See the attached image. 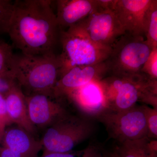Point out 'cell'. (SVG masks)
<instances>
[{
	"mask_svg": "<svg viewBox=\"0 0 157 157\" xmlns=\"http://www.w3.org/2000/svg\"><path fill=\"white\" fill-rule=\"evenodd\" d=\"M96 120L103 124L109 137L119 143L147 137L145 104L120 112L107 109Z\"/></svg>",
	"mask_w": 157,
	"mask_h": 157,
	"instance_id": "cell-7",
	"label": "cell"
},
{
	"mask_svg": "<svg viewBox=\"0 0 157 157\" xmlns=\"http://www.w3.org/2000/svg\"><path fill=\"white\" fill-rule=\"evenodd\" d=\"M13 5L11 0H0V35L8 33Z\"/></svg>",
	"mask_w": 157,
	"mask_h": 157,
	"instance_id": "cell-19",
	"label": "cell"
},
{
	"mask_svg": "<svg viewBox=\"0 0 157 157\" xmlns=\"http://www.w3.org/2000/svg\"><path fill=\"white\" fill-rule=\"evenodd\" d=\"M152 79L157 80V48L152 49L141 71Z\"/></svg>",
	"mask_w": 157,
	"mask_h": 157,
	"instance_id": "cell-21",
	"label": "cell"
},
{
	"mask_svg": "<svg viewBox=\"0 0 157 157\" xmlns=\"http://www.w3.org/2000/svg\"><path fill=\"white\" fill-rule=\"evenodd\" d=\"M151 2V0H114L112 9L126 33L144 36V18Z\"/></svg>",
	"mask_w": 157,
	"mask_h": 157,
	"instance_id": "cell-12",
	"label": "cell"
},
{
	"mask_svg": "<svg viewBox=\"0 0 157 157\" xmlns=\"http://www.w3.org/2000/svg\"><path fill=\"white\" fill-rule=\"evenodd\" d=\"M2 142L3 146L28 157H38L42 148L41 140L17 126L6 129Z\"/></svg>",
	"mask_w": 157,
	"mask_h": 157,
	"instance_id": "cell-15",
	"label": "cell"
},
{
	"mask_svg": "<svg viewBox=\"0 0 157 157\" xmlns=\"http://www.w3.org/2000/svg\"><path fill=\"white\" fill-rule=\"evenodd\" d=\"M107 73L105 61L72 68L59 78L54 89L53 98L60 100L74 90L92 82L101 80Z\"/></svg>",
	"mask_w": 157,
	"mask_h": 157,
	"instance_id": "cell-9",
	"label": "cell"
},
{
	"mask_svg": "<svg viewBox=\"0 0 157 157\" xmlns=\"http://www.w3.org/2000/svg\"><path fill=\"white\" fill-rule=\"evenodd\" d=\"M14 55L12 46L0 39V74L11 71Z\"/></svg>",
	"mask_w": 157,
	"mask_h": 157,
	"instance_id": "cell-18",
	"label": "cell"
},
{
	"mask_svg": "<svg viewBox=\"0 0 157 157\" xmlns=\"http://www.w3.org/2000/svg\"><path fill=\"white\" fill-rule=\"evenodd\" d=\"M59 42L62 52L58 56L60 67L59 78L75 67L105 61L112 50V47H103L94 43L74 26L67 31L61 30Z\"/></svg>",
	"mask_w": 157,
	"mask_h": 157,
	"instance_id": "cell-5",
	"label": "cell"
},
{
	"mask_svg": "<svg viewBox=\"0 0 157 157\" xmlns=\"http://www.w3.org/2000/svg\"><path fill=\"white\" fill-rule=\"evenodd\" d=\"M81 113L80 115L95 120L107 109L103 92L98 81L74 90L66 96Z\"/></svg>",
	"mask_w": 157,
	"mask_h": 157,
	"instance_id": "cell-11",
	"label": "cell"
},
{
	"mask_svg": "<svg viewBox=\"0 0 157 157\" xmlns=\"http://www.w3.org/2000/svg\"><path fill=\"white\" fill-rule=\"evenodd\" d=\"M41 157H75V155L70 152L47 153H43ZM82 157H92V151L89 146L85 150L84 155Z\"/></svg>",
	"mask_w": 157,
	"mask_h": 157,
	"instance_id": "cell-24",
	"label": "cell"
},
{
	"mask_svg": "<svg viewBox=\"0 0 157 157\" xmlns=\"http://www.w3.org/2000/svg\"><path fill=\"white\" fill-rule=\"evenodd\" d=\"M0 157H28L6 147H0Z\"/></svg>",
	"mask_w": 157,
	"mask_h": 157,
	"instance_id": "cell-25",
	"label": "cell"
},
{
	"mask_svg": "<svg viewBox=\"0 0 157 157\" xmlns=\"http://www.w3.org/2000/svg\"><path fill=\"white\" fill-rule=\"evenodd\" d=\"M119 144L114 151L119 157H157V140L146 137Z\"/></svg>",
	"mask_w": 157,
	"mask_h": 157,
	"instance_id": "cell-16",
	"label": "cell"
},
{
	"mask_svg": "<svg viewBox=\"0 0 157 157\" xmlns=\"http://www.w3.org/2000/svg\"><path fill=\"white\" fill-rule=\"evenodd\" d=\"M73 26L93 42L103 47H112L115 41L126 33L110 9L99 8Z\"/></svg>",
	"mask_w": 157,
	"mask_h": 157,
	"instance_id": "cell-8",
	"label": "cell"
},
{
	"mask_svg": "<svg viewBox=\"0 0 157 157\" xmlns=\"http://www.w3.org/2000/svg\"><path fill=\"white\" fill-rule=\"evenodd\" d=\"M147 137L152 140L157 139V108L149 107L145 104Z\"/></svg>",
	"mask_w": 157,
	"mask_h": 157,
	"instance_id": "cell-20",
	"label": "cell"
},
{
	"mask_svg": "<svg viewBox=\"0 0 157 157\" xmlns=\"http://www.w3.org/2000/svg\"><path fill=\"white\" fill-rule=\"evenodd\" d=\"M107 109L120 112L141 102L157 108V80L144 73L128 76L109 75L98 81Z\"/></svg>",
	"mask_w": 157,
	"mask_h": 157,
	"instance_id": "cell-2",
	"label": "cell"
},
{
	"mask_svg": "<svg viewBox=\"0 0 157 157\" xmlns=\"http://www.w3.org/2000/svg\"><path fill=\"white\" fill-rule=\"evenodd\" d=\"M151 50L143 36L124 34L113 43L111 53L105 61L108 73L128 76L141 73Z\"/></svg>",
	"mask_w": 157,
	"mask_h": 157,
	"instance_id": "cell-6",
	"label": "cell"
},
{
	"mask_svg": "<svg viewBox=\"0 0 157 157\" xmlns=\"http://www.w3.org/2000/svg\"><path fill=\"white\" fill-rule=\"evenodd\" d=\"M6 130H4L1 125V123H0V143L2 142V139L3 135H4V133Z\"/></svg>",
	"mask_w": 157,
	"mask_h": 157,
	"instance_id": "cell-27",
	"label": "cell"
},
{
	"mask_svg": "<svg viewBox=\"0 0 157 157\" xmlns=\"http://www.w3.org/2000/svg\"><path fill=\"white\" fill-rule=\"evenodd\" d=\"M60 67L58 56L55 53L41 56L21 54L14 55L11 71L25 95L42 94L54 98Z\"/></svg>",
	"mask_w": 157,
	"mask_h": 157,
	"instance_id": "cell-3",
	"label": "cell"
},
{
	"mask_svg": "<svg viewBox=\"0 0 157 157\" xmlns=\"http://www.w3.org/2000/svg\"><path fill=\"white\" fill-rule=\"evenodd\" d=\"M143 32L145 40L152 49L157 48V1L151 0L143 20Z\"/></svg>",
	"mask_w": 157,
	"mask_h": 157,
	"instance_id": "cell-17",
	"label": "cell"
},
{
	"mask_svg": "<svg viewBox=\"0 0 157 157\" xmlns=\"http://www.w3.org/2000/svg\"><path fill=\"white\" fill-rule=\"evenodd\" d=\"M25 96L29 117L34 126L45 129L67 110L59 101L42 94Z\"/></svg>",
	"mask_w": 157,
	"mask_h": 157,
	"instance_id": "cell-10",
	"label": "cell"
},
{
	"mask_svg": "<svg viewBox=\"0 0 157 157\" xmlns=\"http://www.w3.org/2000/svg\"><path fill=\"white\" fill-rule=\"evenodd\" d=\"M0 144H1V143H0Z\"/></svg>",
	"mask_w": 157,
	"mask_h": 157,
	"instance_id": "cell-28",
	"label": "cell"
},
{
	"mask_svg": "<svg viewBox=\"0 0 157 157\" xmlns=\"http://www.w3.org/2000/svg\"><path fill=\"white\" fill-rule=\"evenodd\" d=\"M7 110L12 123L31 135H36V128L29 117L25 96L19 85L4 94Z\"/></svg>",
	"mask_w": 157,
	"mask_h": 157,
	"instance_id": "cell-14",
	"label": "cell"
},
{
	"mask_svg": "<svg viewBox=\"0 0 157 157\" xmlns=\"http://www.w3.org/2000/svg\"><path fill=\"white\" fill-rule=\"evenodd\" d=\"M18 85L16 78L11 71L0 74V94H5Z\"/></svg>",
	"mask_w": 157,
	"mask_h": 157,
	"instance_id": "cell-22",
	"label": "cell"
},
{
	"mask_svg": "<svg viewBox=\"0 0 157 157\" xmlns=\"http://www.w3.org/2000/svg\"><path fill=\"white\" fill-rule=\"evenodd\" d=\"M94 120L67 111L45 129L41 139L43 153H68L93 135Z\"/></svg>",
	"mask_w": 157,
	"mask_h": 157,
	"instance_id": "cell-4",
	"label": "cell"
},
{
	"mask_svg": "<svg viewBox=\"0 0 157 157\" xmlns=\"http://www.w3.org/2000/svg\"><path fill=\"white\" fill-rule=\"evenodd\" d=\"M0 123L5 130L6 127L13 124L8 113L6 98L2 94H0Z\"/></svg>",
	"mask_w": 157,
	"mask_h": 157,
	"instance_id": "cell-23",
	"label": "cell"
},
{
	"mask_svg": "<svg viewBox=\"0 0 157 157\" xmlns=\"http://www.w3.org/2000/svg\"><path fill=\"white\" fill-rule=\"evenodd\" d=\"M98 157H119V156L116 152L114 151L113 152H110L107 154L103 155V156L100 155L99 156V155H98Z\"/></svg>",
	"mask_w": 157,
	"mask_h": 157,
	"instance_id": "cell-26",
	"label": "cell"
},
{
	"mask_svg": "<svg viewBox=\"0 0 157 157\" xmlns=\"http://www.w3.org/2000/svg\"><path fill=\"white\" fill-rule=\"evenodd\" d=\"M57 21L60 30L70 28L99 8L98 0H58Z\"/></svg>",
	"mask_w": 157,
	"mask_h": 157,
	"instance_id": "cell-13",
	"label": "cell"
},
{
	"mask_svg": "<svg viewBox=\"0 0 157 157\" xmlns=\"http://www.w3.org/2000/svg\"><path fill=\"white\" fill-rule=\"evenodd\" d=\"M49 0H17L8 33L13 45L26 55L55 53L60 29Z\"/></svg>",
	"mask_w": 157,
	"mask_h": 157,
	"instance_id": "cell-1",
	"label": "cell"
}]
</instances>
